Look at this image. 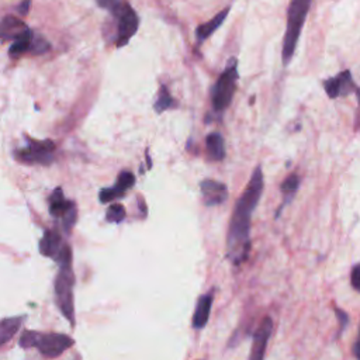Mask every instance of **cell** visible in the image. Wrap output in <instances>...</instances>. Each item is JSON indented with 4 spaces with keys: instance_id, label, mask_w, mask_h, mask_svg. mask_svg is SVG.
<instances>
[{
    "instance_id": "19",
    "label": "cell",
    "mask_w": 360,
    "mask_h": 360,
    "mask_svg": "<svg viewBox=\"0 0 360 360\" xmlns=\"http://www.w3.org/2000/svg\"><path fill=\"white\" fill-rule=\"evenodd\" d=\"M298 186H300V177H298V174H295V173H291V174L281 183L280 190H281V193H283V195H284V200H283V204L280 205V208H278L277 212H276V218H278V215H280V212L284 210V207L288 205V204L292 201V198H294V195H295V193H297V190H298Z\"/></svg>"
},
{
    "instance_id": "11",
    "label": "cell",
    "mask_w": 360,
    "mask_h": 360,
    "mask_svg": "<svg viewBox=\"0 0 360 360\" xmlns=\"http://www.w3.org/2000/svg\"><path fill=\"white\" fill-rule=\"evenodd\" d=\"M135 184V176L134 173L128 172V170H122L118 174L117 183L112 187H107V188H101L98 193V200L100 202H110L115 198H120L122 195H125V193Z\"/></svg>"
},
{
    "instance_id": "7",
    "label": "cell",
    "mask_w": 360,
    "mask_h": 360,
    "mask_svg": "<svg viewBox=\"0 0 360 360\" xmlns=\"http://www.w3.org/2000/svg\"><path fill=\"white\" fill-rule=\"evenodd\" d=\"M25 145L15 149L14 156L18 162L27 165H44L48 166L55 160V143L51 139H32L25 136Z\"/></svg>"
},
{
    "instance_id": "6",
    "label": "cell",
    "mask_w": 360,
    "mask_h": 360,
    "mask_svg": "<svg viewBox=\"0 0 360 360\" xmlns=\"http://www.w3.org/2000/svg\"><path fill=\"white\" fill-rule=\"evenodd\" d=\"M236 84H238V60L232 58L211 89V104L215 112H222L231 105L236 91Z\"/></svg>"
},
{
    "instance_id": "5",
    "label": "cell",
    "mask_w": 360,
    "mask_h": 360,
    "mask_svg": "<svg viewBox=\"0 0 360 360\" xmlns=\"http://www.w3.org/2000/svg\"><path fill=\"white\" fill-rule=\"evenodd\" d=\"M59 271L55 277V301L63 316L75 325V305H73V285L75 274L72 267V255L58 262Z\"/></svg>"
},
{
    "instance_id": "9",
    "label": "cell",
    "mask_w": 360,
    "mask_h": 360,
    "mask_svg": "<svg viewBox=\"0 0 360 360\" xmlns=\"http://www.w3.org/2000/svg\"><path fill=\"white\" fill-rule=\"evenodd\" d=\"M68 250H70V246L63 240L58 229H46L44 232V236L39 240L41 255L58 262Z\"/></svg>"
},
{
    "instance_id": "2",
    "label": "cell",
    "mask_w": 360,
    "mask_h": 360,
    "mask_svg": "<svg viewBox=\"0 0 360 360\" xmlns=\"http://www.w3.org/2000/svg\"><path fill=\"white\" fill-rule=\"evenodd\" d=\"M100 8L108 11L115 20L114 44L117 48L125 46L136 34L139 27V17L128 0H96Z\"/></svg>"
},
{
    "instance_id": "10",
    "label": "cell",
    "mask_w": 360,
    "mask_h": 360,
    "mask_svg": "<svg viewBox=\"0 0 360 360\" xmlns=\"http://www.w3.org/2000/svg\"><path fill=\"white\" fill-rule=\"evenodd\" d=\"M323 89L330 98L346 97L353 91H357V86L352 77V72L349 69L340 72L339 75L323 82Z\"/></svg>"
},
{
    "instance_id": "15",
    "label": "cell",
    "mask_w": 360,
    "mask_h": 360,
    "mask_svg": "<svg viewBox=\"0 0 360 360\" xmlns=\"http://www.w3.org/2000/svg\"><path fill=\"white\" fill-rule=\"evenodd\" d=\"M27 24L14 15H6L0 20V38L15 39L27 30Z\"/></svg>"
},
{
    "instance_id": "26",
    "label": "cell",
    "mask_w": 360,
    "mask_h": 360,
    "mask_svg": "<svg viewBox=\"0 0 360 360\" xmlns=\"http://www.w3.org/2000/svg\"><path fill=\"white\" fill-rule=\"evenodd\" d=\"M31 8V0H22L18 6H17V11L20 15H27L28 11Z\"/></svg>"
},
{
    "instance_id": "23",
    "label": "cell",
    "mask_w": 360,
    "mask_h": 360,
    "mask_svg": "<svg viewBox=\"0 0 360 360\" xmlns=\"http://www.w3.org/2000/svg\"><path fill=\"white\" fill-rule=\"evenodd\" d=\"M125 217H127L125 208L121 204H111L107 210V214H105V219L108 222H114V224L122 222Z\"/></svg>"
},
{
    "instance_id": "25",
    "label": "cell",
    "mask_w": 360,
    "mask_h": 360,
    "mask_svg": "<svg viewBox=\"0 0 360 360\" xmlns=\"http://www.w3.org/2000/svg\"><path fill=\"white\" fill-rule=\"evenodd\" d=\"M335 312H336V316L340 319V332H343L345 328H346L347 323H349V315H347L346 312H343L342 309H339V308H336ZM340 332H339V333H340Z\"/></svg>"
},
{
    "instance_id": "3",
    "label": "cell",
    "mask_w": 360,
    "mask_h": 360,
    "mask_svg": "<svg viewBox=\"0 0 360 360\" xmlns=\"http://www.w3.org/2000/svg\"><path fill=\"white\" fill-rule=\"evenodd\" d=\"M18 345L24 349L35 347L39 350V353L45 357L53 359L60 356L63 352H66L70 346L75 345V340L63 333H55V332H37V330H25Z\"/></svg>"
},
{
    "instance_id": "8",
    "label": "cell",
    "mask_w": 360,
    "mask_h": 360,
    "mask_svg": "<svg viewBox=\"0 0 360 360\" xmlns=\"http://www.w3.org/2000/svg\"><path fill=\"white\" fill-rule=\"evenodd\" d=\"M49 214L53 218H59L62 228L66 233L70 232L77 219L76 204L70 200H66L60 187L55 188L49 197Z\"/></svg>"
},
{
    "instance_id": "16",
    "label": "cell",
    "mask_w": 360,
    "mask_h": 360,
    "mask_svg": "<svg viewBox=\"0 0 360 360\" xmlns=\"http://www.w3.org/2000/svg\"><path fill=\"white\" fill-rule=\"evenodd\" d=\"M229 7H225L222 11H219L217 15H214L210 21L204 22V24H200L195 30V38H197V44H201L204 42L211 34H214V31H217L221 24L225 21L228 13H229Z\"/></svg>"
},
{
    "instance_id": "27",
    "label": "cell",
    "mask_w": 360,
    "mask_h": 360,
    "mask_svg": "<svg viewBox=\"0 0 360 360\" xmlns=\"http://www.w3.org/2000/svg\"><path fill=\"white\" fill-rule=\"evenodd\" d=\"M353 354H354L356 359H360V354H359V339L353 345Z\"/></svg>"
},
{
    "instance_id": "18",
    "label": "cell",
    "mask_w": 360,
    "mask_h": 360,
    "mask_svg": "<svg viewBox=\"0 0 360 360\" xmlns=\"http://www.w3.org/2000/svg\"><path fill=\"white\" fill-rule=\"evenodd\" d=\"M25 316L21 315V316L4 318L0 321V349L14 338V335L22 325Z\"/></svg>"
},
{
    "instance_id": "17",
    "label": "cell",
    "mask_w": 360,
    "mask_h": 360,
    "mask_svg": "<svg viewBox=\"0 0 360 360\" xmlns=\"http://www.w3.org/2000/svg\"><path fill=\"white\" fill-rule=\"evenodd\" d=\"M205 149L208 158L215 162H221L225 158V142L219 132H211L205 138Z\"/></svg>"
},
{
    "instance_id": "1",
    "label": "cell",
    "mask_w": 360,
    "mask_h": 360,
    "mask_svg": "<svg viewBox=\"0 0 360 360\" xmlns=\"http://www.w3.org/2000/svg\"><path fill=\"white\" fill-rule=\"evenodd\" d=\"M263 187V170L260 166H256L249 184L233 207L232 218L229 222L226 236V257L235 266L242 264L249 257L252 215L260 201Z\"/></svg>"
},
{
    "instance_id": "21",
    "label": "cell",
    "mask_w": 360,
    "mask_h": 360,
    "mask_svg": "<svg viewBox=\"0 0 360 360\" xmlns=\"http://www.w3.org/2000/svg\"><path fill=\"white\" fill-rule=\"evenodd\" d=\"M176 103H174V98L172 97L170 91L167 90V87L165 84L160 86V90H159V94L155 100V104H153V110L158 112V114H162L165 110H169L172 107H174Z\"/></svg>"
},
{
    "instance_id": "22",
    "label": "cell",
    "mask_w": 360,
    "mask_h": 360,
    "mask_svg": "<svg viewBox=\"0 0 360 360\" xmlns=\"http://www.w3.org/2000/svg\"><path fill=\"white\" fill-rule=\"evenodd\" d=\"M51 48V44L39 34L34 32L32 34V39H31V46H30V53L32 55H41L48 52Z\"/></svg>"
},
{
    "instance_id": "20",
    "label": "cell",
    "mask_w": 360,
    "mask_h": 360,
    "mask_svg": "<svg viewBox=\"0 0 360 360\" xmlns=\"http://www.w3.org/2000/svg\"><path fill=\"white\" fill-rule=\"evenodd\" d=\"M32 34L34 31L27 28L22 34H20L15 39H13V44L8 49V55L10 58H20L21 55L30 52V46H31V39H32Z\"/></svg>"
},
{
    "instance_id": "12",
    "label": "cell",
    "mask_w": 360,
    "mask_h": 360,
    "mask_svg": "<svg viewBox=\"0 0 360 360\" xmlns=\"http://www.w3.org/2000/svg\"><path fill=\"white\" fill-rule=\"evenodd\" d=\"M273 330V321L270 316L263 318L260 322L257 330L253 335V343H252V350L249 354L250 360H262L264 357L266 346L269 342V338Z\"/></svg>"
},
{
    "instance_id": "24",
    "label": "cell",
    "mask_w": 360,
    "mask_h": 360,
    "mask_svg": "<svg viewBox=\"0 0 360 360\" xmlns=\"http://www.w3.org/2000/svg\"><path fill=\"white\" fill-rule=\"evenodd\" d=\"M359 274H360V267H359V264H356L354 267H353V270H352V273H350V283H352V287L356 290V291H359L360 290V284H359Z\"/></svg>"
},
{
    "instance_id": "13",
    "label": "cell",
    "mask_w": 360,
    "mask_h": 360,
    "mask_svg": "<svg viewBox=\"0 0 360 360\" xmlns=\"http://www.w3.org/2000/svg\"><path fill=\"white\" fill-rule=\"evenodd\" d=\"M200 190L202 195V201L207 207L219 205L228 198V188L224 183H219L217 180H202L200 183Z\"/></svg>"
},
{
    "instance_id": "4",
    "label": "cell",
    "mask_w": 360,
    "mask_h": 360,
    "mask_svg": "<svg viewBox=\"0 0 360 360\" xmlns=\"http://www.w3.org/2000/svg\"><path fill=\"white\" fill-rule=\"evenodd\" d=\"M312 0H291L287 11V30L283 41V63L287 66L294 56L302 25L309 11Z\"/></svg>"
},
{
    "instance_id": "14",
    "label": "cell",
    "mask_w": 360,
    "mask_h": 360,
    "mask_svg": "<svg viewBox=\"0 0 360 360\" xmlns=\"http://www.w3.org/2000/svg\"><path fill=\"white\" fill-rule=\"evenodd\" d=\"M211 307H212V291L201 295L197 301L195 305V311L193 315V321L191 325L194 329H202L210 318V312H211Z\"/></svg>"
}]
</instances>
